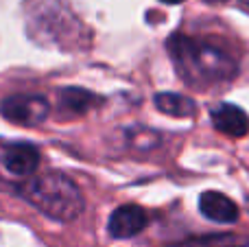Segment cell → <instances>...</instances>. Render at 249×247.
<instances>
[{"instance_id":"obj_13","label":"cell","mask_w":249,"mask_h":247,"mask_svg":"<svg viewBox=\"0 0 249 247\" xmlns=\"http://www.w3.org/2000/svg\"><path fill=\"white\" fill-rule=\"evenodd\" d=\"M247 210H249V197H247Z\"/></svg>"},{"instance_id":"obj_1","label":"cell","mask_w":249,"mask_h":247,"mask_svg":"<svg viewBox=\"0 0 249 247\" xmlns=\"http://www.w3.org/2000/svg\"><path fill=\"white\" fill-rule=\"evenodd\" d=\"M166 48L177 74L188 86L199 88V90L225 86L234 81V77L238 74L236 59L228 51L206 39L175 33L168 37Z\"/></svg>"},{"instance_id":"obj_3","label":"cell","mask_w":249,"mask_h":247,"mask_svg":"<svg viewBox=\"0 0 249 247\" xmlns=\"http://www.w3.org/2000/svg\"><path fill=\"white\" fill-rule=\"evenodd\" d=\"M0 114L7 118L9 123L24 127L39 125L48 118L51 114V105L44 96L35 94H11L7 99L0 101Z\"/></svg>"},{"instance_id":"obj_2","label":"cell","mask_w":249,"mask_h":247,"mask_svg":"<svg viewBox=\"0 0 249 247\" xmlns=\"http://www.w3.org/2000/svg\"><path fill=\"white\" fill-rule=\"evenodd\" d=\"M18 193L42 214L55 221H74L86 208L79 186L64 173H42L29 177Z\"/></svg>"},{"instance_id":"obj_12","label":"cell","mask_w":249,"mask_h":247,"mask_svg":"<svg viewBox=\"0 0 249 247\" xmlns=\"http://www.w3.org/2000/svg\"><path fill=\"white\" fill-rule=\"evenodd\" d=\"M210 2H223V0H210Z\"/></svg>"},{"instance_id":"obj_6","label":"cell","mask_w":249,"mask_h":247,"mask_svg":"<svg viewBox=\"0 0 249 247\" xmlns=\"http://www.w3.org/2000/svg\"><path fill=\"white\" fill-rule=\"evenodd\" d=\"M0 164L16 177H33L39 166V153L31 144H11L0 153Z\"/></svg>"},{"instance_id":"obj_8","label":"cell","mask_w":249,"mask_h":247,"mask_svg":"<svg viewBox=\"0 0 249 247\" xmlns=\"http://www.w3.org/2000/svg\"><path fill=\"white\" fill-rule=\"evenodd\" d=\"M155 107L162 114H168V116H177V118H190L197 114V105H195L193 99L184 94H175V92H160V94L153 96Z\"/></svg>"},{"instance_id":"obj_9","label":"cell","mask_w":249,"mask_h":247,"mask_svg":"<svg viewBox=\"0 0 249 247\" xmlns=\"http://www.w3.org/2000/svg\"><path fill=\"white\" fill-rule=\"evenodd\" d=\"M59 99H61V107L68 109L70 114H83L86 109L92 107L96 96L90 94L88 90H83V88H64Z\"/></svg>"},{"instance_id":"obj_5","label":"cell","mask_w":249,"mask_h":247,"mask_svg":"<svg viewBox=\"0 0 249 247\" xmlns=\"http://www.w3.org/2000/svg\"><path fill=\"white\" fill-rule=\"evenodd\" d=\"M210 121L216 131L230 138H245L249 134V116L234 103H219L210 109Z\"/></svg>"},{"instance_id":"obj_11","label":"cell","mask_w":249,"mask_h":247,"mask_svg":"<svg viewBox=\"0 0 249 247\" xmlns=\"http://www.w3.org/2000/svg\"><path fill=\"white\" fill-rule=\"evenodd\" d=\"M162 2H166V4H179V2H184V0H162Z\"/></svg>"},{"instance_id":"obj_4","label":"cell","mask_w":249,"mask_h":247,"mask_svg":"<svg viewBox=\"0 0 249 247\" xmlns=\"http://www.w3.org/2000/svg\"><path fill=\"white\" fill-rule=\"evenodd\" d=\"M149 223V214L136 204L118 206L107 221V230L114 239H131L138 236Z\"/></svg>"},{"instance_id":"obj_7","label":"cell","mask_w":249,"mask_h":247,"mask_svg":"<svg viewBox=\"0 0 249 247\" xmlns=\"http://www.w3.org/2000/svg\"><path fill=\"white\" fill-rule=\"evenodd\" d=\"M199 210L206 219L214 223H221V226H230V223L238 221V206L230 199L228 195L219 191H206L201 197H199Z\"/></svg>"},{"instance_id":"obj_10","label":"cell","mask_w":249,"mask_h":247,"mask_svg":"<svg viewBox=\"0 0 249 247\" xmlns=\"http://www.w3.org/2000/svg\"><path fill=\"white\" fill-rule=\"evenodd\" d=\"M190 247H249V239H238V236H206V239L190 241Z\"/></svg>"}]
</instances>
